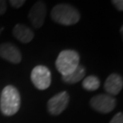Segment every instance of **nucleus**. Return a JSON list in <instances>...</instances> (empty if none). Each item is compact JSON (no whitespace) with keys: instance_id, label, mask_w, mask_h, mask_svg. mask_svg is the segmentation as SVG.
I'll list each match as a JSON object with an SVG mask.
<instances>
[{"instance_id":"nucleus-14","label":"nucleus","mask_w":123,"mask_h":123,"mask_svg":"<svg viewBox=\"0 0 123 123\" xmlns=\"http://www.w3.org/2000/svg\"><path fill=\"white\" fill-rule=\"evenodd\" d=\"M24 3H25L24 0H11V1H10L11 6L15 9L20 8L21 6H23Z\"/></svg>"},{"instance_id":"nucleus-10","label":"nucleus","mask_w":123,"mask_h":123,"mask_svg":"<svg viewBox=\"0 0 123 123\" xmlns=\"http://www.w3.org/2000/svg\"><path fill=\"white\" fill-rule=\"evenodd\" d=\"M14 37L22 43H29L33 40L34 34L31 28L24 24L18 23L12 31Z\"/></svg>"},{"instance_id":"nucleus-8","label":"nucleus","mask_w":123,"mask_h":123,"mask_svg":"<svg viewBox=\"0 0 123 123\" xmlns=\"http://www.w3.org/2000/svg\"><path fill=\"white\" fill-rule=\"evenodd\" d=\"M0 57L13 64L22 61V53L15 45L11 43H3L0 45Z\"/></svg>"},{"instance_id":"nucleus-15","label":"nucleus","mask_w":123,"mask_h":123,"mask_svg":"<svg viewBox=\"0 0 123 123\" xmlns=\"http://www.w3.org/2000/svg\"><path fill=\"white\" fill-rule=\"evenodd\" d=\"M112 4L116 7V9L118 11H123V1L122 0H113Z\"/></svg>"},{"instance_id":"nucleus-13","label":"nucleus","mask_w":123,"mask_h":123,"mask_svg":"<svg viewBox=\"0 0 123 123\" xmlns=\"http://www.w3.org/2000/svg\"><path fill=\"white\" fill-rule=\"evenodd\" d=\"M110 123H123V114L122 113L119 112L113 117Z\"/></svg>"},{"instance_id":"nucleus-7","label":"nucleus","mask_w":123,"mask_h":123,"mask_svg":"<svg viewBox=\"0 0 123 123\" xmlns=\"http://www.w3.org/2000/svg\"><path fill=\"white\" fill-rule=\"evenodd\" d=\"M46 16V5L43 1H38L31 8L28 19L34 28L39 29L43 26Z\"/></svg>"},{"instance_id":"nucleus-2","label":"nucleus","mask_w":123,"mask_h":123,"mask_svg":"<svg viewBox=\"0 0 123 123\" xmlns=\"http://www.w3.org/2000/svg\"><path fill=\"white\" fill-rule=\"evenodd\" d=\"M51 18L55 23L63 26H71L80 20V13L70 4L60 3L53 7L50 13Z\"/></svg>"},{"instance_id":"nucleus-5","label":"nucleus","mask_w":123,"mask_h":123,"mask_svg":"<svg viewBox=\"0 0 123 123\" xmlns=\"http://www.w3.org/2000/svg\"><path fill=\"white\" fill-rule=\"evenodd\" d=\"M90 106L96 111L102 114H108L114 110L116 99L109 94H98L90 99Z\"/></svg>"},{"instance_id":"nucleus-12","label":"nucleus","mask_w":123,"mask_h":123,"mask_svg":"<svg viewBox=\"0 0 123 123\" xmlns=\"http://www.w3.org/2000/svg\"><path fill=\"white\" fill-rule=\"evenodd\" d=\"M100 86V80L97 76L90 75L82 81V87L90 91H94Z\"/></svg>"},{"instance_id":"nucleus-17","label":"nucleus","mask_w":123,"mask_h":123,"mask_svg":"<svg viewBox=\"0 0 123 123\" xmlns=\"http://www.w3.org/2000/svg\"><path fill=\"white\" fill-rule=\"evenodd\" d=\"M0 34H1V30H0Z\"/></svg>"},{"instance_id":"nucleus-16","label":"nucleus","mask_w":123,"mask_h":123,"mask_svg":"<svg viewBox=\"0 0 123 123\" xmlns=\"http://www.w3.org/2000/svg\"><path fill=\"white\" fill-rule=\"evenodd\" d=\"M6 11V1L0 0V15L5 14Z\"/></svg>"},{"instance_id":"nucleus-1","label":"nucleus","mask_w":123,"mask_h":123,"mask_svg":"<svg viewBox=\"0 0 123 123\" xmlns=\"http://www.w3.org/2000/svg\"><path fill=\"white\" fill-rule=\"evenodd\" d=\"M21 97L18 89L12 85L5 86L0 98V110L5 116L14 115L20 109Z\"/></svg>"},{"instance_id":"nucleus-3","label":"nucleus","mask_w":123,"mask_h":123,"mask_svg":"<svg viewBox=\"0 0 123 123\" xmlns=\"http://www.w3.org/2000/svg\"><path fill=\"white\" fill-rule=\"evenodd\" d=\"M80 55L76 50H64L61 51L55 61V66L62 76L70 74L79 66Z\"/></svg>"},{"instance_id":"nucleus-11","label":"nucleus","mask_w":123,"mask_h":123,"mask_svg":"<svg viewBox=\"0 0 123 123\" xmlns=\"http://www.w3.org/2000/svg\"><path fill=\"white\" fill-rule=\"evenodd\" d=\"M86 75V68L79 64L74 71L66 76H62V80L67 84H74L84 78Z\"/></svg>"},{"instance_id":"nucleus-4","label":"nucleus","mask_w":123,"mask_h":123,"mask_svg":"<svg viewBox=\"0 0 123 123\" xmlns=\"http://www.w3.org/2000/svg\"><path fill=\"white\" fill-rule=\"evenodd\" d=\"M31 80L38 90H46L51 84V73L45 66H36L31 71Z\"/></svg>"},{"instance_id":"nucleus-9","label":"nucleus","mask_w":123,"mask_h":123,"mask_svg":"<svg viewBox=\"0 0 123 123\" xmlns=\"http://www.w3.org/2000/svg\"><path fill=\"white\" fill-rule=\"evenodd\" d=\"M123 87L122 77L117 74L113 73L106 78L104 83V89L107 94L114 97L121 92Z\"/></svg>"},{"instance_id":"nucleus-6","label":"nucleus","mask_w":123,"mask_h":123,"mask_svg":"<svg viewBox=\"0 0 123 123\" xmlns=\"http://www.w3.org/2000/svg\"><path fill=\"white\" fill-rule=\"evenodd\" d=\"M70 102V95L66 91L58 93L47 102V110L51 115H59L67 108Z\"/></svg>"}]
</instances>
